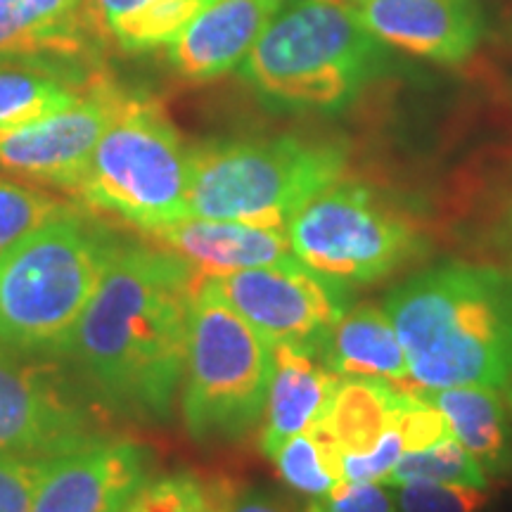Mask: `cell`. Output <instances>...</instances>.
I'll list each match as a JSON object with an SVG mask.
<instances>
[{
    "instance_id": "obj_30",
    "label": "cell",
    "mask_w": 512,
    "mask_h": 512,
    "mask_svg": "<svg viewBox=\"0 0 512 512\" xmlns=\"http://www.w3.org/2000/svg\"><path fill=\"white\" fill-rule=\"evenodd\" d=\"M406 448L394 430H389L368 453L342 456V482H384Z\"/></svg>"
},
{
    "instance_id": "obj_19",
    "label": "cell",
    "mask_w": 512,
    "mask_h": 512,
    "mask_svg": "<svg viewBox=\"0 0 512 512\" xmlns=\"http://www.w3.org/2000/svg\"><path fill=\"white\" fill-rule=\"evenodd\" d=\"M444 413L453 439L484 467L486 475L508 477L512 472V418L505 396L494 387L422 389Z\"/></svg>"
},
{
    "instance_id": "obj_15",
    "label": "cell",
    "mask_w": 512,
    "mask_h": 512,
    "mask_svg": "<svg viewBox=\"0 0 512 512\" xmlns=\"http://www.w3.org/2000/svg\"><path fill=\"white\" fill-rule=\"evenodd\" d=\"M285 0H211L169 43V62L185 81L226 76L252 53Z\"/></svg>"
},
{
    "instance_id": "obj_5",
    "label": "cell",
    "mask_w": 512,
    "mask_h": 512,
    "mask_svg": "<svg viewBox=\"0 0 512 512\" xmlns=\"http://www.w3.org/2000/svg\"><path fill=\"white\" fill-rule=\"evenodd\" d=\"M347 162L337 138L211 140L190 150V216L287 230L306 204L342 181Z\"/></svg>"
},
{
    "instance_id": "obj_21",
    "label": "cell",
    "mask_w": 512,
    "mask_h": 512,
    "mask_svg": "<svg viewBox=\"0 0 512 512\" xmlns=\"http://www.w3.org/2000/svg\"><path fill=\"white\" fill-rule=\"evenodd\" d=\"M100 76L102 74L95 79ZM95 79L81 81L43 67H24V64L0 67V128L34 124V121L69 110L86 95Z\"/></svg>"
},
{
    "instance_id": "obj_27",
    "label": "cell",
    "mask_w": 512,
    "mask_h": 512,
    "mask_svg": "<svg viewBox=\"0 0 512 512\" xmlns=\"http://www.w3.org/2000/svg\"><path fill=\"white\" fill-rule=\"evenodd\" d=\"M392 430L399 434L406 451H420V448L434 446L439 441L453 437L444 413L427 399L422 389L401 394Z\"/></svg>"
},
{
    "instance_id": "obj_6",
    "label": "cell",
    "mask_w": 512,
    "mask_h": 512,
    "mask_svg": "<svg viewBox=\"0 0 512 512\" xmlns=\"http://www.w3.org/2000/svg\"><path fill=\"white\" fill-rule=\"evenodd\" d=\"M190 150L150 95L124 93L72 195L140 233L190 216Z\"/></svg>"
},
{
    "instance_id": "obj_1",
    "label": "cell",
    "mask_w": 512,
    "mask_h": 512,
    "mask_svg": "<svg viewBox=\"0 0 512 512\" xmlns=\"http://www.w3.org/2000/svg\"><path fill=\"white\" fill-rule=\"evenodd\" d=\"M197 280L181 256L121 242L64 358L102 411L145 425L174 415Z\"/></svg>"
},
{
    "instance_id": "obj_4",
    "label": "cell",
    "mask_w": 512,
    "mask_h": 512,
    "mask_svg": "<svg viewBox=\"0 0 512 512\" xmlns=\"http://www.w3.org/2000/svg\"><path fill=\"white\" fill-rule=\"evenodd\" d=\"M387 46L363 27L351 0H292L278 10L240 76L268 107L332 114L382 74Z\"/></svg>"
},
{
    "instance_id": "obj_25",
    "label": "cell",
    "mask_w": 512,
    "mask_h": 512,
    "mask_svg": "<svg viewBox=\"0 0 512 512\" xmlns=\"http://www.w3.org/2000/svg\"><path fill=\"white\" fill-rule=\"evenodd\" d=\"M72 209L74 204L60 200L53 192L0 174V254Z\"/></svg>"
},
{
    "instance_id": "obj_28",
    "label": "cell",
    "mask_w": 512,
    "mask_h": 512,
    "mask_svg": "<svg viewBox=\"0 0 512 512\" xmlns=\"http://www.w3.org/2000/svg\"><path fill=\"white\" fill-rule=\"evenodd\" d=\"M50 458L0 453V512L31 510V501L46 475Z\"/></svg>"
},
{
    "instance_id": "obj_10",
    "label": "cell",
    "mask_w": 512,
    "mask_h": 512,
    "mask_svg": "<svg viewBox=\"0 0 512 512\" xmlns=\"http://www.w3.org/2000/svg\"><path fill=\"white\" fill-rule=\"evenodd\" d=\"M200 287L230 306L271 347L290 344L323 356L349 311V290L299 261L228 275H202Z\"/></svg>"
},
{
    "instance_id": "obj_3",
    "label": "cell",
    "mask_w": 512,
    "mask_h": 512,
    "mask_svg": "<svg viewBox=\"0 0 512 512\" xmlns=\"http://www.w3.org/2000/svg\"><path fill=\"white\" fill-rule=\"evenodd\" d=\"M121 242L110 226L74 207L0 254V347L67 358Z\"/></svg>"
},
{
    "instance_id": "obj_29",
    "label": "cell",
    "mask_w": 512,
    "mask_h": 512,
    "mask_svg": "<svg viewBox=\"0 0 512 512\" xmlns=\"http://www.w3.org/2000/svg\"><path fill=\"white\" fill-rule=\"evenodd\" d=\"M302 512H399L396 496L377 482H337L325 496L309 498Z\"/></svg>"
},
{
    "instance_id": "obj_22",
    "label": "cell",
    "mask_w": 512,
    "mask_h": 512,
    "mask_svg": "<svg viewBox=\"0 0 512 512\" xmlns=\"http://www.w3.org/2000/svg\"><path fill=\"white\" fill-rule=\"evenodd\" d=\"M268 460L280 479L302 496H325L332 486L342 482V448L323 420L309 432L285 439Z\"/></svg>"
},
{
    "instance_id": "obj_16",
    "label": "cell",
    "mask_w": 512,
    "mask_h": 512,
    "mask_svg": "<svg viewBox=\"0 0 512 512\" xmlns=\"http://www.w3.org/2000/svg\"><path fill=\"white\" fill-rule=\"evenodd\" d=\"M143 235L152 240V245L181 256L200 275H228L247 268L297 261L287 230L259 228L238 221L188 216Z\"/></svg>"
},
{
    "instance_id": "obj_20",
    "label": "cell",
    "mask_w": 512,
    "mask_h": 512,
    "mask_svg": "<svg viewBox=\"0 0 512 512\" xmlns=\"http://www.w3.org/2000/svg\"><path fill=\"white\" fill-rule=\"evenodd\" d=\"M406 389L368 377H342L323 422L342 448L349 453L373 451L384 434L392 430L394 413Z\"/></svg>"
},
{
    "instance_id": "obj_11",
    "label": "cell",
    "mask_w": 512,
    "mask_h": 512,
    "mask_svg": "<svg viewBox=\"0 0 512 512\" xmlns=\"http://www.w3.org/2000/svg\"><path fill=\"white\" fill-rule=\"evenodd\" d=\"M124 93L102 74L69 110L34 124L0 128V171L72 195Z\"/></svg>"
},
{
    "instance_id": "obj_8",
    "label": "cell",
    "mask_w": 512,
    "mask_h": 512,
    "mask_svg": "<svg viewBox=\"0 0 512 512\" xmlns=\"http://www.w3.org/2000/svg\"><path fill=\"white\" fill-rule=\"evenodd\" d=\"M287 235L299 264L347 290L387 280L430 249L413 214L361 181H337L320 192Z\"/></svg>"
},
{
    "instance_id": "obj_13",
    "label": "cell",
    "mask_w": 512,
    "mask_h": 512,
    "mask_svg": "<svg viewBox=\"0 0 512 512\" xmlns=\"http://www.w3.org/2000/svg\"><path fill=\"white\" fill-rule=\"evenodd\" d=\"M102 46L88 0H0V67L24 64L91 81Z\"/></svg>"
},
{
    "instance_id": "obj_14",
    "label": "cell",
    "mask_w": 512,
    "mask_h": 512,
    "mask_svg": "<svg viewBox=\"0 0 512 512\" xmlns=\"http://www.w3.org/2000/svg\"><path fill=\"white\" fill-rule=\"evenodd\" d=\"M384 46L437 64L465 62L482 43L486 17L479 0H351Z\"/></svg>"
},
{
    "instance_id": "obj_9",
    "label": "cell",
    "mask_w": 512,
    "mask_h": 512,
    "mask_svg": "<svg viewBox=\"0 0 512 512\" xmlns=\"http://www.w3.org/2000/svg\"><path fill=\"white\" fill-rule=\"evenodd\" d=\"M107 418L64 358L0 347V453L57 456L107 432Z\"/></svg>"
},
{
    "instance_id": "obj_31",
    "label": "cell",
    "mask_w": 512,
    "mask_h": 512,
    "mask_svg": "<svg viewBox=\"0 0 512 512\" xmlns=\"http://www.w3.org/2000/svg\"><path fill=\"white\" fill-rule=\"evenodd\" d=\"M145 3L147 0H88V15H91L95 31L107 43L110 41L112 29L117 27L121 19L131 15L133 10H138Z\"/></svg>"
},
{
    "instance_id": "obj_7",
    "label": "cell",
    "mask_w": 512,
    "mask_h": 512,
    "mask_svg": "<svg viewBox=\"0 0 512 512\" xmlns=\"http://www.w3.org/2000/svg\"><path fill=\"white\" fill-rule=\"evenodd\" d=\"M271 380V344L197 280L181 384L185 432L197 444L245 439L264 418Z\"/></svg>"
},
{
    "instance_id": "obj_32",
    "label": "cell",
    "mask_w": 512,
    "mask_h": 512,
    "mask_svg": "<svg viewBox=\"0 0 512 512\" xmlns=\"http://www.w3.org/2000/svg\"><path fill=\"white\" fill-rule=\"evenodd\" d=\"M228 512H297L290 503L280 496L268 494V491H252L242 489L240 496L235 498Z\"/></svg>"
},
{
    "instance_id": "obj_26",
    "label": "cell",
    "mask_w": 512,
    "mask_h": 512,
    "mask_svg": "<svg viewBox=\"0 0 512 512\" xmlns=\"http://www.w3.org/2000/svg\"><path fill=\"white\" fill-rule=\"evenodd\" d=\"M486 505V489L470 484L413 482L396 486L399 512H484Z\"/></svg>"
},
{
    "instance_id": "obj_23",
    "label": "cell",
    "mask_w": 512,
    "mask_h": 512,
    "mask_svg": "<svg viewBox=\"0 0 512 512\" xmlns=\"http://www.w3.org/2000/svg\"><path fill=\"white\" fill-rule=\"evenodd\" d=\"M211 0H147L112 29L110 41L124 53L169 46Z\"/></svg>"
},
{
    "instance_id": "obj_17",
    "label": "cell",
    "mask_w": 512,
    "mask_h": 512,
    "mask_svg": "<svg viewBox=\"0 0 512 512\" xmlns=\"http://www.w3.org/2000/svg\"><path fill=\"white\" fill-rule=\"evenodd\" d=\"M337 373L313 351L278 344L273 347V380L268 387L259 448L268 458L294 434L309 432L330 411L339 387Z\"/></svg>"
},
{
    "instance_id": "obj_33",
    "label": "cell",
    "mask_w": 512,
    "mask_h": 512,
    "mask_svg": "<svg viewBox=\"0 0 512 512\" xmlns=\"http://www.w3.org/2000/svg\"><path fill=\"white\" fill-rule=\"evenodd\" d=\"M498 238H501L503 249L510 254V259H512V197L505 202V207H503L501 233H498Z\"/></svg>"
},
{
    "instance_id": "obj_34",
    "label": "cell",
    "mask_w": 512,
    "mask_h": 512,
    "mask_svg": "<svg viewBox=\"0 0 512 512\" xmlns=\"http://www.w3.org/2000/svg\"><path fill=\"white\" fill-rule=\"evenodd\" d=\"M503 396H505V401H508V408H510V418H512V377L508 382H505V387H503Z\"/></svg>"
},
{
    "instance_id": "obj_24",
    "label": "cell",
    "mask_w": 512,
    "mask_h": 512,
    "mask_svg": "<svg viewBox=\"0 0 512 512\" xmlns=\"http://www.w3.org/2000/svg\"><path fill=\"white\" fill-rule=\"evenodd\" d=\"M413 482H441V484H470L489 489V475L456 439L448 437L439 444L406 451L384 484L403 486Z\"/></svg>"
},
{
    "instance_id": "obj_12",
    "label": "cell",
    "mask_w": 512,
    "mask_h": 512,
    "mask_svg": "<svg viewBox=\"0 0 512 512\" xmlns=\"http://www.w3.org/2000/svg\"><path fill=\"white\" fill-rule=\"evenodd\" d=\"M155 467L145 441L100 432L50 458L29 512H124Z\"/></svg>"
},
{
    "instance_id": "obj_18",
    "label": "cell",
    "mask_w": 512,
    "mask_h": 512,
    "mask_svg": "<svg viewBox=\"0 0 512 512\" xmlns=\"http://www.w3.org/2000/svg\"><path fill=\"white\" fill-rule=\"evenodd\" d=\"M325 366L339 377H368L415 392L406 351L387 311L375 304L354 306L332 330L323 354Z\"/></svg>"
},
{
    "instance_id": "obj_2",
    "label": "cell",
    "mask_w": 512,
    "mask_h": 512,
    "mask_svg": "<svg viewBox=\"0 0 512 512\" xmlns=\"http://www.w3.org/2000/svg\"><path fill=\"white\" fill-rule=\"evenodd\" d=\"M420 389H503L512 377V275L446 261L411 275L384 299Z\"/></svg>"
}]
</instances>
